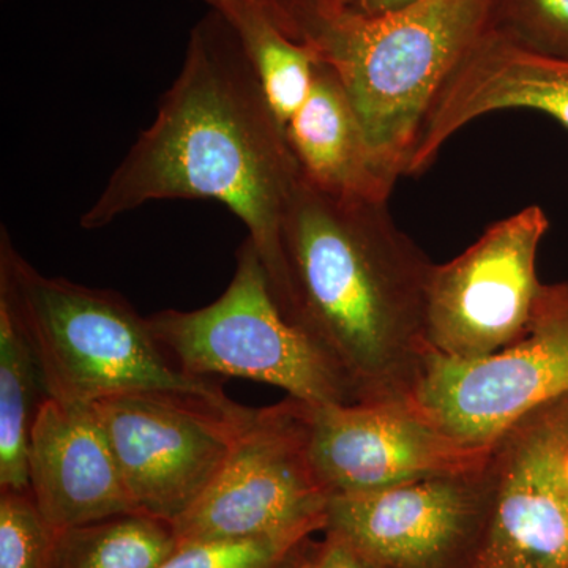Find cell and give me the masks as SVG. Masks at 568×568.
Returning <instances> with one entry per match:
<instances>
[{
	"label": "cell",
	"mask_w": 568,
	"mask_h": 568,
	"mask_svg": "<svg viewBox=\"0 0 568 568\" xmlns=\"http://www.w3.org/2000/svg\"><path fill=\"white\" fill-rule=\"evenodd\" d=\"M233 29L283 126L304 104L317 58L287 36L268 0H204Z\"/></svg>",
	"instance_id": "16"
},
{
	"label": "cell",
	"mask_w": 568,
	"mask_h": 568,
	"mask_svg": "<svg viewBox=\"0 0 568 568\" xmlns=\"http://www.w3.org/2000/svg\"><path fill=\"white\" fill-rule=\"evenodd\" d=\"M284 130L302 181L342 200L388 203L399 175L373 149L331 67L317 62L308 97Z\"/></svg>",
	"instance_id": "15"
},
{
	"label": "cell",
	"mask_w": 568,
	"mask_h": 568,
	"mask_svg": "<svg viewBox=\"0 0 568 568\" xmlns=\"http://www.w3.org/2000/svg\"><path fill=\"white\" fill-rule=\"evenodd\" d=\"M508 110L541 112L568 130V61L529 50L493 28L437 93L406 175L428 170L470 122Z\"/></svg>",
	"instance_id": "13"
},
{
	"label": "cell",
	"mask_w": 568,
	"mask_h": 568,
	"mask_svg": "<svg viewBox=\"0 0 568 568\" xmlns=\"http://www.w3.org/2000/svg\"><path fill=\"white\" fill-rule=\"evenodd\" d=\"M58 534L29 489L0 491V568H51Z\"/></svg>",
	"instance_id": "20"
},
{
	"label": "cell",
	"mask_w": 568,
	"mask_h": 568,
	"mask_svg": "<svg viewBox=\"0 0 568 568\" xmlns=\"http://www.w3.org/2000/svg\"><path fill=\"white\" fill-rule=\"evenodd\" d=\"M0 305L17 321L51 398L92 403L133 392L223 398L211 377L182 372L148 317L123 295L40 274L0 230Z\"/></svg>",
	"instance_id": "4"
},
{
	"label": "cell",
	"mask_w": 568,
	"mask_h": 568,
	"mask_svg": "<svg viewBox=\"0 0 568 568\" xmlns=\"http://www.w3.org/2000/svg\"><path fill=\"white\" fill-rule=\"evenodd\" d=\"M141 514L178 523L222 473L253 407L233 399L133 392L92 403Z\"/></svg>",
	"instance_id": "7"
},
{
	"label": "cell",
	"mask_w": 568,
	"mask_h": 568,
	"mask_svg": "<svg viewBox=\"0 0 568 568\" xmlns=\"http://www.w3.org/2000/svg\"><path fill=\"white\" fill-rule=\"evenodd\" d=\"M489 448L465 446L413 403L310 405V454L331 497L478 469Z\"/></svg>",
	"instance_id": "12"
},
{
	"label": "cell",
	"mask_w": 568,
	"mask_h": 568,
	"mask_svg": "<svg viewBox=\"0 0 568 568\" xmlns=\"http://www.w3.org/2000/svg\"><path fill=\"white\" fill-rule=\"evenodd\" d=\"M328 503L310 454V405L286 396L252 409L222 473L173 526L181 545L305 541L327 528Z\"/></svg>",
	"instance_id": "6"
},
{
	"label": "cell",
	"mask_w": 568,
	"mask_h": 568,
	"mask_svg": "<svg viewBox=\"0 0 568 568\" xmlns=\"http://www.w3.org/2000/svg\"><path fill=\"white\" fill-rule=\"evenodd\" d=\"M298 183L286 130L252 62L233 29L209 10L190 32L155 119L82 213L81 227L102 230L152 201H219L245 224L291 317L283 223Z\"/></svg>",
	"instance_id": "1"
},
{
	"label": "cell",
	"mask_w": 568,
	"mask_h": 568,
	"mask_svg": "<svg viewBox=\"0 0 568 568\" xmlns=\"http://www.w3.org/2000/svg\"><path fill=\"white\" fill-rule=\"evenodd\" d=\"M495 29L529 50L568 61V0H497Z\"/></svg>",
	"instance_id": "21"
},
{
	"label": "cell",
	"mask_w": 568,
	"mask_h": 568,
	"mask_svg": "<svg viewBox=\"0 0 568 568\" xmlns=\"http://www.w3.org/2000/svg\"><path fill=\"white\" fill-rule=\"evenodd\" d=\"M342 2L354 7V9L364 11V13L383 14L410 6V3L416 2V0H342Z\"/></svg>",
	"instance_id": "23"
},
{
	"label": "cell",
	"mask_w": 568,
	"mask_h": 568,
	"mask_svg": "<svg viewBox=\"0 0 568 568\" xmlns=\"http://www.w3.org/2000/svg\"><path fill=\"white\" fill-rule=\"evenodd\" d=\"M567 395L568 282H560L545 284L525 334L496 353L462 361L429 351L410 403L465 446L489 448Z\"/></svg>",
	"instance_id": "8"
},
{
	"label": "cell",
	"mask_w": 568,
	"mask_h": 568,
	"mask_svg": "<svg viewBox=\"0 0 568 568\" xmlns=\"http://www.w3.org/2000/svg\"><path fill=\"white\" fill-rule=\"evenodd\" d=\"M549 226L547 212L528 205L493 223L454 260L433 265L425 310L433 353L470 361L525 334L545 286L537 256Z\"/></svg>",
	"instance_id": "9"
},
{
	"label": "cell",
	"mask_w": 568,
	"mask_h": 568,
	"mask_svg": "<svg viewBox=\"0 0 568 568\" xmlns=\"http://www.w3.org/2000/svg\"><path fill=\"white\" fill-rule=\"evenodd\" d=\"M315 541L246 538V540L194 541L159 568H297Z\"/></svg>",
	"instance_id": "19"
},
{
	"label": "cell",
	"mask_w": 568,
	"mask_h": 568,
	"mask_svg": "<svg viewBox=\"0 0 568 568\" xmlns=\"http://www.w3.org/2000/svg\"><path fill=\"white\" fill-rule=\"evenodd\" d=\"M179 545L171 523L134 511L59 532L51 568H159Z\"/></svg>",
	"instance_id": "18"
},
{
	"label": "cell",
	"mask_w": 568,
	"mask_h": 568,
	"mask_svg": "<svg viewBox=\"0 0 568 568\" xmlns=\"http://www.w3.org/2000/svg\"><path fill=\"white\" fill-rule=\"evenodd\" d=\"M29 491L51 528L134 514L129 489L93 405L47 398L33 420Z\"/></svg>",
	"instance_id": "14"
},
{
	"label": "cell",
	"mask_w": 568,
	"mask_h": 568,
	"mask_svg": "<svg viewBox=\"0 0 568 568\" xmlns=\"http://www.w3.org/2000/svg\"><path fill=\"white\" fill-rule=\"evenodd\" d=\"M287 36L334 70L379 159L407 164L437 93L495 28L497 0H416L368 14L342 0H268Z\"/></svg>",
	"instance_id": "3"
},
{
	"label": "cell",
	"mask_w": 568,
	"mask_h": 568,
	"mask_svg": "<svg viewBox=\"0 0 568 568\" xmlns=\"http://www.w3.org/2000/svg\"><path fill=\"white\" fill-rule=\"evenodd\" d=\"M283 252L291 320L331 355L355 403H410L432 351L425 310L435 263L388 203L342 200L301 178L284 216Z\"/></svg>",
	"instance_id": "2"
},
{
	"label": "cell",
	"mask_w": 568,
	"mask_h": 568,
	"mask_svg": "<svg viewBox=\"0 0 568 568\" xmlns=\"http://www.w3.org/2000/svg\"><path fill=\"white\" fill-rule=\"evenodd\" d=\"M47 396L31 347L0 305V491L29 489V439Z\"/></svg>",
	"instance_id": "17"
},
{
	"label": "cell",
	"mask_w": 568,
	"mask_h": 568,
	"mask_svg": "<svg viewBox=\"0 0 568 568\" xmlns=\"http://www.w3.org/2000/svg\"><path fill=\"white\" fill-rule=\"evenodd\" d=\"M148 320L164 353L189 375L256 381L312 406L355 403L331 355L276 301L252 239L237 250L233 278L215 302Z\"/></svg>",
	"instance_id": "5"
},
{
	"label": "cell",
	"mask_w": 568,
	"mask_h": 568,
	"mask_svg": "<svg viewBox=\"0 0 568 568\" xmlns=\"http://www.w3.org/2000/svg\"><path fill=\"white\" fill-rule=\"evenodd\" d=\"M564 469H566V477H567V484H568V450L566 455V465H564Z\"/></svg>",
	"instance_id": "24"
},
{
	"label": "cell",
	"mask_w": 568,
	"mask_h": 568,
	"mask_svg": "<svg viewBox=\"0 0 568 568\" xmlns=\"http://www.w3.org/2000/svg\"><path fill=\"white\" fill-rule=\"evenodd\" d=\"M568 395L489 448L487 525L467 568H568Z\"/></svg>",
	"instance_id": "10"
},
{
	"label": "cell",
	"mask_w": 568,
	"mask_h": 568,
	"mask_svg": "<svg viewBox=\"0 0 568 568\" xmlns=\"http://www.w3.org/2000/svg\"><path fill=\"white\" fill-rule=\"evenodd\" d=\"M489 496L487 459L467 473L332 496L325 530L377 568H467L484 536Z\"/></svg>",
	"instance_id": "11"
},
{
	"label": "cell",
	"mask_w": 568,
	"mask_h": 568,
	"mask_svg": "<svg viewBox=\"0 0 568 568\" xmlns=\"http://www.w3.org/2000/svg\"><path fill=\"white\" fill-rule=\"evenodd\" d=\"M297 568H377L368 562L345 538L324 530V538L315 541Z\"/></svg>",
	"instance_id": "22"
}]
</instances>
